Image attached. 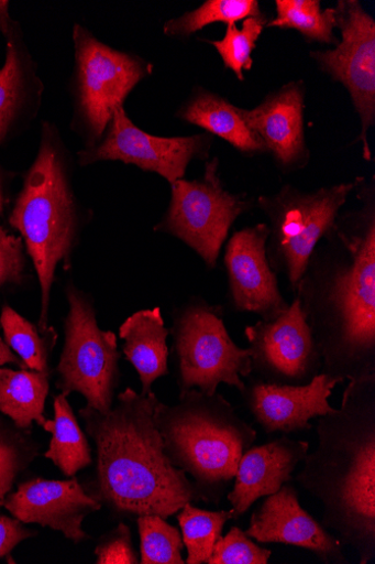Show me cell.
Returning <instances> with one entry per match:
<instances>
[{"label": "cell", "instance_id": "cell-10", "mask_svg": "<svg viewBox=\"0 0 375 564\" xmlns=\"http://www.w3.org/2000/svg\"><path fill=\"white\" fill-rule=\"evenodd\" d=\"M170 186L168 210L154 231L176 237L199 256L207 269H217L230 230L256 200L225 188L219 159L206 164L200 180H179Z\"/></svg>", "mask_w": 375, "mask_h": 564}, {"label": "cell", "instance_id": "cell-33", "mask_svg": "<svg viewBox=\"0 0 375 564\" xmlns=\"http://www.w3.org/2000/svg\"><path fill=\"white\" fill-rule=\"evenodd\" d=\"M25 252L22 238L0 226V293L24 283L27 263Z\"/></svg>", "mask_w": 375, "mask_h": 564}, {"label": "cell", "instance_id": "cell-3", "mask_svg": "<svg viewBox=\"0 0 375 564\" xmlns=\"http://www.w3.org/2000/svg\"><path fill=\"white\" fill-rule=\"evenodd\" d=\"M317 448L297 482L323 507V525L357 553L375 558V375L350 381L340 409L318 417Z\"/></svg>", "mask_w": 375, "mask_h": 564}, {"label": "cell", "instance_id": "cell-13", "mask_svg": "<svg viewBox=\"0 0 375 564\" xmlns=\"http://www.w3.org/2000/svg\"><path fill=\"white\" fill-rule=\"evenodd\" d=\"M244 335L256 379L305 386L321 373V357L297 295L283 315L246 326Z\"/></svg>", "mask_w": 375, "mask_h": 564}, {"label": "cell", "instance_id": "cell-31", "mask_svg": "<svg viewBox=\"0 0 375 564\" xmlns=\"http://www.w3.org/2000/svg\"><path fill=\"white\" fill-rule=\"evenodd\" d=\"M266 19L249 18L243 21L241 29L236 24H229L222 40H202L217 48L227 69L235 74L240 82H244V73L253 68V53L262 35Z\"/></svg>", "mask_w": 375, "mask_h": 564}, {"label": "cell", "instance_id": "cell-2", "mask_svg": "<svg viewBox=\"0 0 375 564\" xmlns=\"http://www.w3.org/2000/svg\"><path fill=\"white\" fill-rule=\"evenodd\" d=\"M158 399L132 388L118 395L111 412L84 406L79 416L96 447V468L82 487L117 519L178 514L202 497L186 473L176 468L154 422Z\"/></svg>", "mask_w": 375, "mask_h": 564}, {"label": "cell", "instance_id": "cell-7", "mask_svg": "<svg viewBox=\"0 0 375 564\" xmlns=\"http://www.w3.org/2000/svg\"><path fill=\"white\" fill-rule=\"evenodd\" d=\"M75 65L70 82L71 129L91 148L101 141L115 111L150 77L147 61L99 41L80 24L74 28Z\"/></svg>", "mask_w": 375, "mask_h": 564}, {"label": "cell", "instance_id": "cell-36", "mask_svg": "<svg viewBox=\"0 0 375 564\" xmlns=\"http://www.w3.org/2000/svg\"><path fill=\"white\" fill-rule=\"evenodd\" d=\"M12 365L20 370H27L21 358L11 349L5 339L0 336V367Z\"/></svg>", "mask_w": 375, "mask_h": 564}, {"label": "cell", "instance_id": "cell-30", "mask_svg": "<svg viewBox=\"0 0 375 564\" xmlns=\"http://www.w3.org/2000/svg\"><path fill=\"white\" fill-rule=\"evenodd\" d=\"M141 564H185L180 531L157 516L136 519Z\"/></svg>", "mask_w": 375, "mask_h": 564}, {"label": "cell", "instance_id": "cell-34", "mask_svg": "<svg viewBox=\"0 0 375 564\" xmlns=\"http://www.w3.org/2000/svg\"><path fill=\"white\" fill-rule=\"evenodd\" d=\"M97 564H139L130 528L121 522L115 529L103 534L93 551Z\"/></svg>", "mask_w": 375, "mask_h": 564}, {"label": "cell", "instance_id": "cell-32", "mask_svg": "<svg viewBox=\"0 0 375 564\" xmlns=\"http://www.w3.org/2000/svg\"><path fill=\"white\" fill-rule=\"evenodd\" d=\"M272 550L257 545L238 527L221 536L213 546L207 564H267Z\"/></svg>", "mask_w": 375, "mask_h": 564}, {"label": "cell", "instance_id": "cell-27", "mask_svg": "<svg viewBox=\"0 0 375 564\" xmlns=\"http://www.w3.org/2000/svg\"><path fill=\"white\" fill-rule=\"evenodd\" d=\"M177 520L187 549V564L207 563L213 546L232 520L231 510L210 511L186 503L178 511Z\"/></svg>", "mask_w": 375, "mask_h": 564}, {"label": "cell", "instance_id": "cell-37", "mask_svg": "<svg viewBox=\"0 0 375 564\" xmlns=\"http://www.w3.org/2000/svg\"><path fill=\"white\" fill-rule=\"evenodd\" d=\"M11 177H13V175L9 174V172L0 166V217L5 215L9 204L8 188Z\"/></svg>", "mask_w": 375, "mask_h": 564}, {"label": "cell", "instance_id": "cell-26", "mask_svg": "<svg viewBox=\"0 0 375 564\" xmlns=\"http://www.w3.org/2000/svg\"><path fill=\"white\" fill-rule=\"evenodd\" d=\"M265 28L299 32L307 42L338 45L334 8L321 10L319 0H277L276 18Z\"/></svg>", "mask_w": 375, "mask_h": 564}, {"label": "cell", "instance_id": "cell-9", "mask_svg": "<svg viewBox=\"0 0 375 564\" xmlns=\"http://www.w3.org/2000/svg\"><path fill=\"white\" fill-rule=\"evenodd\" d=\"M69 313L65 319V345L56 372L57 388L77 392L87 406L101 414L111 412L120 386L118 337L100 329L93 302L74 284L66 289Z\"/></svg>", "mask_w": 375, "mask_h": 564}, {"label": "cell", "instance_id": "cell-20", "mask_svg": "<svg viewBox=\"0 0 375 564\" xmlns=\"http://www.w3.org/2000/svg\"><path fill=\"white\" fill-rule=\"evenodd\" d=\"M309 451V443L283 436L250 447L241 457L233 490L229 492L232 520H239L260 498L278 492Z\"/></svg>", "mask_w": 375, "mask_h": 564}, {"label": "cell", "instance_id": "cell-5", "mask_svg": "<svg viewBox=\"0 0 375 564\" xmlns=\"http://www.w3.org/2000/svg\"><path fill=\"white\" fill-rule=\"evenodd\" d=\"M154 422L172 464L192 478L202 501L220 505L256 431L222 394L197 389L174 405L158 400Z\"/></svg>", "mask_w": 375, "mask_h": 564}, {"label": "cell", "instance_id": "cell-15", "mask_svg": "<svg viewBox=\"0 0 375 564\" xmlns=\"http://www.w3.org/2000/svg\"><path fill=\"white\" fill-rule=\"evenodd\" d=\"M10 2L0 0V33L7 41L5 64L0 69V148L27 131L37 118L44 84Z\"/></svg>", "mask_w": 375, "mask_h": 564}, {"label": "cell", "instance_id": "cell-28", "mask_svg": "<svg viewBox=\"0 0 375 564\" xmlns=\"http://www.w3.org/2000/svg\"><path fill=\"white\" fill-rule=\"evenodd\" d=\"M40 449L32 431L19 429L0 414V507L4 506L5 498L38 456Z\"/></svg>", "mask_w": 375, "mask_h": 564}, {"label": "cell", "instance_id": "cell-18", "mask_svg": "<svg viewBox=\"0 0 375 564\" xmlns=\"http://www.w3.org/2000/svg\"><path fill=\"white\" fill-rule=\"evenodd\" d=\"M246 535L257 543H279L310 551L324 563L348 564L343 544L305 510L296 488L285 484L253 511Z\"/></svg>", "mask_w": 375, "mask_h": 564}, {"label": "cell", "instance_id": "cell-11", "mask_svg": "<svg viewBox=\"0 0 375 564\" xmlns=\"http://www.w3.org/2000/svg\"><path fill=\"white\" fill-rule=\"evenodd\" d=\"M342 39L334 48L311 51L317 67L342 84L361 121L363 159L372 161L368 132L375 124V21L357 0L334 8Z\"/></svg>", "mask_w": 375, "mask_h": 564}, {"label": "cell", "instance_id": "cell-29", "mask_svg": "<svg viewBox=\"0 0 375 564\" xmlns=\"http://www.w3.org/2000/svg\"><path fill=\"white\" fill-rule=\"evenodd\" d=\"M260 17L264 15L256 0H206L198 9L166 22L164 33L169 37L187 39L210 24H236Z\"/></svg>", "mask_w": 375, "mask_h": 564}, {"label": "cell", "instance_id": "cell-1", "mask_svg": "<svg viewBox=\"0 0 375 564\" xmlns=\"http://www.w3.org/2000/svg\"><path fill=\"white\" fill-rule=\"evenodd\" d=\"M316 247L297 295L321 357V373L343 383L375 375V180L355 189Z\"/></svg>", "mask_w": 375, "mask_h": 564}, {"label": "cell", "instance_id": "cell-14", "mask_svg": "<svg viewBox=\"0 0 375 564\" xmlns=\"http://www.w3.org/2000/svg\"><path fill=\"white\" fill-rule=\"evenodd\" d=\"M269 234L266 224L239 230L227 245L224 256L232 310L255 314L263 321L278 318L290 305L280 291L278 275L267 261Z\"/></svg>", "mask_w": 375, "mask_h": 564}, {"label": "cell", "instance_id": "cell-12", "mask_svg": "<svg viewBox=\"0 0 375 564\" xmlns=\"http://www.w3.org/2000/svg\"><path fill=\"white\" fill-rule=\"evenodd\" d=\"M212 139L209 133L172 138L152 135L135 126L121 107L101 141L78 152V162L82 167L98 162H122L155 173L172 185L184 180L192 161L208 159Z\"/></svg>", "mask_w": 375, "mask_h": 564}, {"label": "cell", "instance_id": "cell-6", "mask_svg": "<svg viewBox=\"0 0 375 564\" xmlns=\"http://www.w3.org/2000/svg\"><path fill=\"white\" fill-rule=\"evenodd\" d=\"M364 177L315 191L284 185L274 195H262L256 205L269 224L266 256L277 275H284L295 295L318 243L334 227L349 196Z\"/></svg>", "mask_w": 375, "mask_h": 564}, {"label": "cell", "instance_id": "cell-8", "mask_svg": "<svg viewBox=\"0 0 375 564\" xmlns=\"http://www.w3.org/2000/svg\"><path fill=\"white\" fill-rule=\"evenodd\" d=\"M170 334L180 394L197 389L212 395L222 383L244 391L243 378L252 376L250 351L231 338L221 305L190 300L174 313Z\"/></svg>", "mask_w": 375, "mask_h": 564}, {"label": "cell", "instance_id": "cell-22", "mask_svg": "<svg viewBox=\"0 0 375 564\" xmlns=\"http://www.w3.org/2000/svg\"><path fill=\"white\" fill-rule=\"evenodd\" d=\"M240 108L225 97L197 87L177 112V117L206 133L229 142L245 156L266 152L263 142L243 122Z\"/></svg>", "mask_w": 375, "mask_h": 564}, {"label": "cell", "instance_id": "cell-25", "mask_svg": "<svg viewBox=\"0 0 375 564\" xmlns=\"http://www.w3.org/2000/svg\"><path fill=\"white\" fill-rule=\"evenodd\" d=\"M0 327L3 329L5 341L27 370L49 375L51 355L58 341L55 328L41 330L10 305L3 306Z\"/></svg>", "mask_w": 375, "mask_h": 564}, {"label": "cell", "instance_id": "cell-23", "mask_svg": "<svg viewBox=\"0 0 375 564\" xmlns=\"http://www.w3.org/2000/svg\"><path fill=\"white\" fill-rule=\"evenodd\" d=\"M68 397L62 392L55 398V420H46L42 429L52 435L45 457L65 477L73 478L90 467L93 459L87 434L81 430Z\"/></svg>", "mask_w": 375, "mask_h": 564}, {"label": "cell", "instance_id": "cell-17", "mask_svg": "<svg viewBox=\"0 0 375 564\" xmlns=\"http://www.w3.org/2000/svg\"><path fill=\"white\" fill-rule=\"evenodd\" d=\"M306 85L290 82L267 94L252 110L240 109L245 126L263 142L284 173L305 169L310 160L305 134Z\"/></svg>", "mask_w": 375, "mask_h": 564}, {"label": "cell", "instance_id": "cell-21", "mask_svg": "<svg viewBox=\"0 0 375 564\" xmlns=\"http://www.w3.org/2000/svg\"><path fill=\"white\" fill-rule=\"evenodd\" d=\"M169 334L158 306L136 312L120 327L123 354L136 370L144 395L153 392L157 379L169 375Z\"/></svg>", "mask_w": 375, "mask_h": 564}, {"label": "cell", "instance_id": "cell-19", "mask_svg": "<svg viewBox=\"0 0 375 564\" xmlns=\"http://www.w3.org/2000/svg\"><path fill=\"white\" fill-rule=\"evenodd\" d=\"M338 384V380L324 373L305 386H279L254 378L241 394L266 434H290L309 431L311 420L333 412L329 399Z\"/></svg>", "mask_w": 375, "mask_h": 564}, {"label": "cell", "instance_id": "cell-35", "mask_svg": "<svg viewBox=\"0 0 375 564\" xmlns=\"http://www.w3.org/2000/svg\"><path fill=\"white\" fill-rule=\"evenodd\" d=\"M24 525L15 518L0 516V558L11 555L20 543L37 535Z\"/></svg>", "mask_w": 375, "mask_h": 564}, {"label": "cell", "instance_id": "cell-24", "mask_svg": "<svg viewBox=\"0 0 375 564\" xmlns=\"http://www.w3.org/2000/svg\"><path fill=\"white\" fill-rule=\"evenodd\" d=\"M49 392V375L32 370H0V414L19 429L32 431L33 423L43 427Z\"/></svg>", "mask_w": 375, "mask_h": 564}, {"label": "cell", "instance_id": "cell-16", "mask_svg": "<svg viewBox=\"0 0 375 564\" xmlns=\"http://www.w3.org/2000/svg\"><path fill=\"white\" fill-rule=\"evenodd\" d=\"M3 507L20 522L60 532L75 544L89 540L84 522L102 508L76 477L68 480L35 478L22 482L16 491L8 495Z\"/></svg>", "mask_w": 375, "mask_h": 564}, {"label": "cell", "instance_id": "cell-4", "mask_svg": "<svg viewBox=\"0 0 375 564\" xmlns=\"http://www.w3.org/2000/svg\"><path fill=\"white\" fill-rule=\"evenodd\" d=\"M73 160L58 127L43 121L36 158L24 175L9 217L20 232L41 289L38 327L48 328L53 283L59 265L70 267L81 228V205L73 184Z\"/></svg>", "mask_w": 375, "mask_h": 564}]
</instances>
